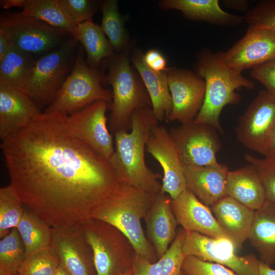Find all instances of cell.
<instances>
[{"label": "cell", "instance_id": "obj_44", "mask_svg": "<svg viewBox=\"0 0 275 275\" xmlns=\"http://www.w3.org/2000/svg\"><path fill=\"white\" fill-rule=\"evenodd\" d=\"M10 43L2 34H0V61L3 60L7 53Z\"/></svg>", "mask_w": 275, "mask_h": 275}, {"label": "cell", "instance_id": "obj_39", "mask_svg": "<svg viewBox=\"0 0 275 275\" xmlns=\"http://www.w3.org/2000/svg\"><path fill=\"white\" fill-rule=\"evenodd\" d=\"M181 269L187 275H236L225 266L191 256L185 257Z\"/></svg>", "mask_w": 275, "mask_h": 275}, {"label": "cell", "instance_id": "obj_22", "mask_svg": "<svg viewBox=\"0 0 275 275\" xmlns=\"http://www.w3.org/2000/svg\"><path fill=\"white\" fill-rule=\"evenodd\" d=\"M186 187L207 206H212L227 196L228 167L184 165Z\"/></svg>", "mask_w": 275, "mask_h": 275}, {"label": "cell", "instance_id": "obj_46", "mask_svg": "<svg viewBox=\"0 0 275 275\" xmlns=\"http://www.w3.org/2000/svg\"><path fill=\"white\" fill-rule=\"evenodd\" d=\"M23 0H1V5L5 9L12 7L21 8Z\"/></svg>", "mask_w": 275, "mask_h": 275}, {"label": "cell", "instance_id": "obj_40", "mask_svg": "<svg viewBox=\"0 0 275 275\" xmlns=\"http://www.w3.org/2000/svg\"><path fill=\"white\" fill-rule=\"evenodd\" d=\"M252 69L253 78L262 84L266 90L275 95V60L265 63Z\"/></svg>", "mask_w": 275, "mask_h": 275}, {"label": "cell", "instance_id": "obj_20", "mask_svg": "<svg viewBox=\"0 0 275 275\" xmlns=\"http://www.w3.org/2000/svg\"><path fill=\"white\" fill-rule=\"evenodd\" d=\"M41 109L24 93L0 79V138L2 140L17 131Z\"/></svg>", "mask_w": 275, "mask_h": 275}, {"label": "cell", "instance_id": "obj_11", "mask_svg": "<svg viewBox=\"0 0 275 275\" xmlns=\"http://www.w3.org/2000/svg\"><path fill=\"white\" fill-rule=\"evenodd\" d=\"M169 133L184 165L219 168L216 154L221 148L218 130L193 121L172 127Z\"/></svg>", "mask_w": 275, "mask_h": 275}, {"label": "cell", "instance_id": "obj_35", "mask_svg": "<svg viewBox=\"0 0 275 275\" xmlns=\"http://www.w3.org/2000/svg\"><path fill=\"white\" fill-rule=\"evenodd\" d=\"M60 264L59 258L51 246L26 255L19 275H52Z\"/></svg>", "mask_w": 275, "mask_h": 275}, {"label": "cell", "instance_id": "obj_30", "mask_svg": "<svg viewBox=\"0 0 275 275\" xmlns=\"http://www.w3.org/2000/svg\"><path fill=\"white\" fill-rule=\"evenodd\" d=\"M26 250V255L51 246L52 227L29 208H24L17 227Z\"/></svg>", "mask_w": 275, "mask_h": 275}, {"label": "cell", "instance_id": "obj_43", "mask_svg": "<svg viewBox=\"0 0 275 275\" xmlns=\"http://www.w3.org/2000/svg\"><path fill=\"white\" fill-rule=\"evenodd\" d=\"M264 156L268 159L275 160V127L271 133Z\"/></svg>", "mask_w": 275, "mask_h": 275}, {"label": "cell", "instance_id": "obj_8", "mask_svg": "<svg viewBox=\"0 0 275 275\" xmlns=\"http://www.w3.org/2000/svg\"><path fill=\"white\" fill-rule=\"evenodd\" d=\"M77 42L72 37L35 60L22 91L40 109L52 103L68 76Z\"/></svg>", "mask_w": 275, "mask_h": 275}, {"label": "cell", "instance_id": "obj_38", "mask_svg": "<svg viewBox=\"0 0 275 275\" xmlns=\"http://www.w3.org/2000/svg\"><path fill=\"white\" fill-rule=\"evenodd\" d=\"M244 17L249 25L275 31V0L260 1L248 10Z\"/></svg>", "mask_w": 275, "mask_h": 275}, {"label": "cell", "instance_id": "obj_49", "mask_svg": "<svg viewBox=\"0 0 275 275\" xmlns=\"http://www.w3.org/2000/svg\"><path fill=\"white\" fill-rule=\"evenodd\" d=\"M173 275H187L182 269Z\"/></svg>", "mask_w": 275, "mask_h": 275}, {"label": "cell", "instance_id": "obj_4", "mask_svg": "<svg viewBox=\"0 0 275 275\" xmlns=\"http://www.w3.org/2000/svg\"><path fill=\"white\" fill-rule=\"evenodd\" d=\"M196 73L202 78L206 86L202 107L194 122L209 124L221 133L220 116L223 108L236 104L241 100L236 91L242 88L253 89L255 83L226 66L217 53L203 50L198 56Z\"/></svg>", "mask_w": 275, "mask_h": 275}, {"label": "cell", "instance_id": "obj_24", "mask_svg": "<svg viewBox=\"0 0 275 275\" xmlns=\"http://www.w3.org/2000/svg\"><path fill=\"white\" fill-rule=\"evenodd\" d=\"M227 196L256 211L266 201L265 190L255 169L251 164L229 171L226 182Z\"/></svg>", "mask_w": 275, "mask_h": 275}, {"label": "cell", "instance_id": "obj_19", "mask_svg": "<svg viewBox=\"0 0 275 275\" xmlns=\"http://www.w3.org/2000/svg\"><path fill=\"white\" fill-rule=\"evenodd\" d=\"M170 196L161 191L156 195L144 219L147 237L157 259L168 251L177 234L178 223L174 214Z\"/></svg>", "mask_w": 275, "mask_h": 275}, {"label": "cell", "instance_id": "obj_14", "mask_svg": "<svg viewBox=\"0 0 275 275\" xmlns=\"http://www.w3.org/2000/svg\"><path fill=\"white\" fill-rule=\"evenodd\" d=\"M109 105L104 100L96 101L65 117L70 131L108 161L115 151L113 136L107 127L106 112Z\"/></svg>", "mask_w": 275, "mask_h": 275}, {"label": "cell", "instance_id": "obj_33", "mask_svg": "<svg viewBox=\"0 0 275 275\" xmlns=\"http://www.w3.org/2000/svg\"><path fill=\"white\" fill-rule=\"evenodd\" d=\"M26 257L24 243L17 228L0 240V275H16Z\"/></svg>", "mask_w": 275, "mask_h": 275}, {"label": "cell", "instance_id": "obj_23", "mask_svg": "<svg viewBox=\"0 0 275 275\" xmlns=\"http://www.w3.org/2000/svg\"><path fill=\"white\" fill-rule=\"evenodd\" d=\"M144 54L136 50L130 60L137 70L150 97L152 110L158 122L168 121L172 109V101L166 70L155 71L145 63Z\"/></svg>", "mask_w": 275, "mask_h": 275}, {"label": "cell", "instance_id": "obj_15", "mask_svg": "<svg viewBox=\"0 0 275 275\" xmlns=\"http://www.w3.org/2000/svg\"><path fill=\"white\" fill-rule=\"evenodd\" d=\"M172 101V109L167 121L181 124L195 120L205 98L204 80L196 73L175 67L166 69Z\"/></svg>", "mask_w": 275, "mask_h": 275}, {"label": "cell", "instance_id": "obj_9", "mask_svg": "<svg viewBox=\"0 0 275 275\" xmlns=\"http://www.w3.org/2000/svg\"><path fill=\"white\" fill-rule=\"evenodd\" d=\"M0 34L16 47L31 54L52 51L71 35L66 30L52 26L21 12L2 15Z\"/></svg>", "mask_w": 275, "mask_h": 275}, {"label": "cell", "instance_id": "obj_42", "mask_svg": "<svg viewBox=\"0 0 275 275\" xmlns=\"http://www.w3.org/2000/svg\"><path fill=\"white\" fill-rule=\"evenodd\" d=\"M223 3L227 7L239 11H247L249 7V2L245 0H225Z\"/></svg>", "mask_w": 275, "mask_h": 275}, {"label": "cell", "instance_id": "obj_2", "mask_svg": "<svg viewBox=\"0 0 275 275\" xmlns=\"http://www.w3.org/2000/svg\"><path fill=\"white\" fill-rule=\"evenodd\" d=\"M158 123L151 107L136 110L128 131L115 132L114 153L108 161L120 182L147 193L157 195L161 191L159 174L146 165L145 149L152 127Z\"/></svg>", "mask_w": 275, "mask_h": 275}, {"label": "cell", "instance_id": "obj_16", "mask_svg": "<svg viewBox=\"0 0 275 275\" xmlns=\"http://www.w3.org/2000/svg\"><path fill=\"white\" fill-rule=\"evenodd\" d=\"M147 151L159 163L163 176L161 191L176 199L186 188L184 165L169 130L158 123L151 129Z\"/></svg>", "mask_w": 275, "mask_h": 275}, {"label": "cell", "instance_id": "obj_6", "mask_svg": "<svg viewBox=\"0 0 275 275\" xmlns=\"http://www.w3.org/2000/svg\"><path fill=\"white\" fill-rule=\"evenodd\" d=\"M103 76L97 68L89 66L80 48L71 72L54 100L44 112L68 116L98 100L111 104L112 92L104 89Z\"/></svg>", "mask_w": 275, "mask_h": 275}, {"label": "cell", "instance_id": "obj_36", "mask_svg": "<svg viewBox=\"0 0 275 275\" xmlns=\"http://www.w3.org/2000/svg\"><path fill=\"white\" fill-rule=\"evenodd\" d=\"M244 159L257 171L263 184L266 200L275 204V160L246 154Z\"/></svg>", "mask_w": 275, "mask_h": 275}, {"label": "cell", "instance_id": "obj_41", "mask_svg": "<svg viewBox=\"0 0 275 275\" xmlns=\"http://www.w3.org/2000/svg\"><path fill=\"white\" fill-rule=\"evenodd\" d=\"M146 64L155 71H163L167 69V61L164 57L158 50L150 49L143 56Z\"/></svg>", "mask_w": 275, "mask_h": 275}, {"label": "cell", "instance_id": "obj_18", "mask_svg": "<svg viewBox=\"0 0 275 275\" xmlns=\"http://www.w3.org/2000/svg\"><path fill=\"white\" fill-rule=\"evenodd\" d=\"M171 205L178 224L185 231L214 238L229 239L208 206L201 202L188 189L176 199H172Z\"/></svg>", "mask_w": 275, "mask_h": 275}, {"label": "cell", "instance_id": "obj_34", "mask_svg": "<svg viewBox=\"0 0 275 275\" xmlns=\"http://www.w3.org/2000/svg\"><path fill=\"white\" fill-rule=\"evenodd\" d=\"M14 188L9 185L0 189V238L7 235L14 228H17L24 208Z\"/></svg>", "mask_w": 275, "mask_h": 275}, {"label": "cell", "instance_id": "obj_1", "mask_svg": "<svg viewBox=\"0 0 275 275\" xmlns=\"http://www.w3.org/2000/svg\"><path fill=\"white\" fill-rule=\"evenodd\" d=\"M66 116L41 112L1 145L10 185L52 228L79 227L122 184L108 160L70 131Z\"/></svg>", "mask_w": 275, "mask_h": 275}, {"label": "cell", "instance_id": "obj_10", "mask_svg": "<svg viewBox=\"0 0 275 275\" xmlns=\"http://www.w3.org/2000/svg\"><path fill=\"white\" fill-rule=\"evenodd\" d=\"M185 257L217 263L232 270L236 275H258L260 260L253 254L239 256L228 238H214L186 231L182 246Z\"/></svg>", "mask_w": 275, "mask_h": 275}, {"label": "cell", "instance_id": "obj_26", "mask_svg": "<svg viewBox=\"0 0 275 275\" xmlns=\"http://www.w3.org/2000/svg\"><path fill=\"white\" fill-rule=\"evenodd\" d=\"M258 252L260 261L269 265L275 263V204L266 200L255 212L248 238Z\"/></svg>", "mask_w": 275, "mask_h": 275}, {"label": "cell", "instance_id": "obj_3", "mask_svg": "<svg viewBox=\"0 0 275 275\" xmlns=\"http://www.w3.org/2000/svg\"><path fill=\"white\" fill-rule=\"evenodd\" d=\"M156 195L122 183L118 190L101 204L91 218L115 227L131 242L135 254L151 262L158 260L155 250L142 226Z\"/></svg>", "mask_w": 275, "mask_h": 275}, {"label": "cell", "instance_id": "obj_12", "mask_svg": "<svg viewBox=\"0 0 275 275\" xmlns=\"http://www.w3.org/2000/svg\"><path fill=\"white\" fill-rule=\"evenodd\" d=\"M274 127L275 95L262 90L239 118L236 138L246 148L265 156Z\"/></svg>", "mask_w": 275, "mask_h": 275}, {"label": "cell", "instance_id": "obj_5", "mask_svg": "<svg viewBox=\"0 0 275 275\" xmlns=\"http://www.w3.org/2000/svg\"><path fill=\"white\" fill-rule=\"evenodd\" d=\"M130 63L127 51L106 60L108 73L105 76V82L109 84L113 89L109 124L114 133L130 130L131 117L136 110L152 108L141 77Z\"/></svg>", "mask_w": 275, "mask_h": 275}, {"label": "cell", "instance_id": "obj_29", "mask_svg": "<svg viewBox=\"0 0 275 275\" xmlns=\"http://www.w3.org/2000/svg\"><path fill=\"white\" fill-rule=\"evenodd\" d=\"M35 60L31 54L10 43L7 53L0 61V79L22 91L30 78Z\"/></svg>", "mask_w": 275, "mask_h": 275}, {"label": "cell", "instance_id": "obj_45", "mask_svg": "<svg viewBox=\"0 0 275 275\" xmlns=\"http://www.w3.org/2000/svg\"><path fill=\"white\" fill-rule=\"evenodd\" d=\"M258 275H275V269L272 268L270 265L260 260Z\"/></svg>", "mask_w": 275, "mask_h": 275}, {"label": "cell", "instance_id": "obj_25", "mask_svg": "<svg viewBox=\"0 0 275 275\" xmlns=\"http://www.w3.org/2000/svg\"><path fill=\"white\" fill-rule=\"evenodd\" d=\"M159 5L164 9L179 10L188 19L219 26H235L245 20L244 17L223 10L218 0H163Z\"/></svg>", "mask_w": 275, "mask_h": 275}, {"label": "cell", "instance_id": "obj_28", "mask_svg": "<svg viewBox=\"0 0 275 275\" xmlns=\"http://www.w3.org/2000/svg\"><path fill=\"white\" fill-rule=\"evenodd\" d=\"M70 34L84 47L86 62L91 67L97 68L105 59L116 54L100 26L92 20L76 25Z\"/></svg>", "mask_w": 275, "mask_h": 275}, {"label": "cell", "instance_id": "obj_47", "mask_svg": "<svg viewBox=\"0 0 275 275\" xmlns=\"http://www.w3.org/2000/svg\"><path fill=\"white\" fill-rule=\"evenodd\" d=\"M52 275H71L60 263L59 267Z\"/></svg>", "mask_w": 275, "mask_h": 275}, {"label": "cell", "instance_id": "obj_31", "mask_svg": "<svg viewBox=\"0 0 275 275\" xmlns=\"http://www.w3.org/2000/svg\"><path fill=\"white\" fill-rule=\"evenodd\" d=\"M100 8L102 13L100 28L114 51L117 53L127 51L128 36L124 18L119 12L118 1H104L101 3Z\"/></svg>", "mask_w": 275, "mask_h": 275}, {"label": "cell", "instance_id": "obj_32", "mask_svg": "<svg viewBox=\"0 0 275 275\" xmlns=\"http://www.w3.org/2000/svg\"><path fill=\"white\" fill-rule=\"evenodd\" d=\"M21 12L55 28L70 33L75 26L62 8L59 0H23Z\"/></svg>", "mask_w": 275, "mask_h": 275}, {"label": "cell", "instance_id": "obj_7", "mask_svg": "<svg viewBox=\"0 0 275 275\" xmlns=\"http://www.w3.org/2000/svg\"><path fill=\"white\" fill-rule=\"evenodd\" d=\"M79 227L93 251L97 275H119L132 268L135 252L119 230L95 218Z\"/></svg>", "mask_w": 275, "mask_h": 275}, {"label": "cell", "instance_id": "obj_37", "mask_svg": "<svg viewBox=\"0 0 275 275\" xmlns=\"http://www.w3.org/2000/svg\"><path fill=\"white\" fill-rule=\"evenodd\" d=\"M67 16L76 26L85 21L92 20L98 10L100 2L91 0H59Z\"/></svg>", "mask_w": 275, "mask_h": 275}, {"label": "cell", "instance_id": "obj_13", "mask_svg": "<svg viewBox=\"0 0 275 275\" xmlns=\"http://www.w3.org/2000/svg\"><path fill=\"white\" fill-rule=\"evenodd\" d=\"M216 53L226 66L240 73L274 61L275 31L249 25L243 37L232 47Z\"/></svg>", "mask_w": 275, "mask_h": 275}, {"label": "cell", "instance_id": "obj_50", "mask_svg": "<svg viewBox=\"0 0 275 275\" xmlns=\"http://www.w3.org/2000/svg\"><path fill=\"white\" fill-rule=\"evenodd\" d=\"M16 275H19V274H16Z\"/></svg>", "mask_w": 275, "mask_h": 275}, {"label": "cell", "instance_id": "obj_48", "mask_svg": "<svg viewBox=\"0 0 275 275\" xmlns=\"http://www.w3.org/2000/svg\"><path fill=\"white\" fill-rule=\"evenodd\" d=\"M131 273H132V268L128 270H127L126 271L122 272L119 275H131Z\"/></svg>", "mask_w": 275, "mask_h": 275}, {"label": "cell", "instance_id": "obj_27", "mask_svg": "<svg viewBox=\"0 0 275 275\" xmlns=\"http://www.w3.org/2000/svg\"><path fill=\"white\" fill-rule=\"evenodd\" d=\"M186 231L180 228L167 252L157 261L149 260L135 254L131 275H173L180 271L185 256L182 246Z\"/></svg>", "mask_w": 275, "mask_h": 275}, {"label": "cell", "instance_id": "obj_17", "mask_svg": "<svg viewBox=\"0 0 275 275\" xmlns=\"http://www.w3.org/2000/svg\"><path fill=\"white\" fill-rule=\"evenodd\" d=\"M51 246L71 275H97L93 251L80 227L52 228Z\"/></svg>", "mask_w": 275, "mask_h": 275}, {"label": "cell", "instance_id": "obj_21", "mask_svg": "<svg viewBox=\"0 0 275 275\" xmlns=\"http://www.w3.org/2000/svg\"><path fill=\"white\" fill-rule=\"evenodd\" d=\"M214 216L233 244L240 249L248 239L255 211L226 196L211 206Z\"/></svg>", "mask_w": 275, "mask_h": 275}]
</instances>
